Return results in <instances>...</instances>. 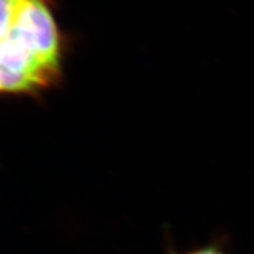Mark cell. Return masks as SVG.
Here are the masks:
<instances>
[{
	"label": "cell",
	"mask_w": 254,
	"mask_h": 254,
	"mask_svg": "<svg viewBox=\"0 0 254 254\" xmlns=\"http://www.w3.org/2000/svg\"><path fill=\"white\" fill-rule=\"evenodd\" d=\"M0 92L41 98L62 84L68 39L54 0H0Z\"/></svg>",
	"instance_id": "1"
},
{
	"label": "cell",
	"mask_w": 254,
	"mask_h": 254,
	"mask_svg": "<svg viewBox=\"0 0 254 254\" xmlns=\"http://www.w3.org/2000/svg\"><path fill=\"white\" fill-rule=\"evenodd\" d=\"M190 254H221V253L216 250H214V249H204V250H200V251H197V252L190 253Z\"/></svg>",
	"instance_id": "2"
}]
</instances>
